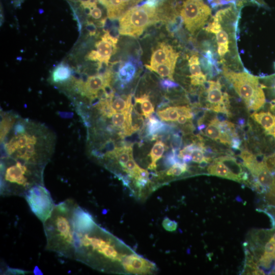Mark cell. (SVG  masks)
I'll use <instances>...</instances> for the list:
<instances>
[{
	"label": "cell",
	"instance_id": "1",
	"mask_svg": "<svg viewBox=\"0 0 275 275\" xmlns=\"http://www.w3.org/2000/svg\"><path fill=\"white\" fill-rule=\"evenodd\" d=\"M54 140L51 132L42 125L16 118L1 141L5 157L45 167L53 152Z\"/></svg>",
	"mask_w": 275,
	"mask_h": 275
},
{
	"label": "cell",
	"instance_id": "2",
	"mask_svg": "<svg viewBox=\"0 0 275 275\" xmlns=\"http://www.w3.org/2000/svg\"><path fill=\"white\" fill-rule=\"evenodd\" d=\"M74 260L101 270L109 264L122 261L124 255L116 248L115 240L96 223L88 228L74 230Z\"/></svg>",
	"mask_w": 275,
	"mask_h": 275
},
{
	"label": "cell",
	"instance_id": "3",
	"mask_svg": "<svg viewBox=\"0 0 275 275\" xmlns=\"http://www.w3.org/2000/svg\"><path fill=\"white\" fill-rule=\"evenodd\" d=\"M77 205L72 199L55 204L49 216L43 223L46 239L45 249L73 260L75 255L73 219Z\"/></svg>",
	"mask_w": 275,
	"mask_h": 275
},
{
	"label": "cell",
	"instance_id": "4",
	"mask_svg": "<svg viewBox=\"0 0 275 275\" xmlns=\"http://www.w3.org/2000/svg\"><path fill=\"white\" fill-rule=\"evenodd\" d=\"M44 168L3 157L1 161V195L23 197L32 187L44 185Z\"/></svg>",
	"mask_w": 275,
	"mask_h": 275
},
{
	"label": "cell",
	"instance_id": "5",
	"mask_svg": "<svg viewBox=\"0 0 275 275\" xmlns=\"http://www.w3.org/2000/svg\"><path fill=\"white\" fill-rule=\"evenodd\" d=\"M237 18L236 5L232 4L217 11L204 28L206 32L215 34L219 62L223 66H226V58L231 55L232 49L236 51L234 48Z\"/></svg>",
	"mask_w": 275,
	"mask_h": 275
},
{
	"label": "cell",
	"instance_id": "6",
	"mask_svg": "<svg viewBox=\"0 0 275 275\" xmlns=\"http://www.w3.org/2000/svg\"><path fill=\"white\" fill-rule=\"evenodd\" d=\"M225 77L231 84L249 110L258 111L264 105L265 97L258 77L246 72H237L223 66Z\"/></svg>",
	"mask_w": 275,
	"mask_h": 275
},
{
	"label": "cell",
	"instance_id": "7",
	"mask_svg": "<svg viewBox=\"0 0 275 275\" xmlns=\"http://www.w3.org/2000/svg\"><path fill=\"white\" fill-rule=\"evenodd\" d=\"M161 9L147 4L138 5L125 12L119 19L120 35L135 38L145 29L159 21Z\"/></svg>",
	"mask_w": 275,
	"mask_h": 275
},
{
	"label": "cell",
	"instance_id": "8",
	"mask_svg": "<svg viewBox=\"0 0 275 275\" xmlns=\"http://www.w3.org/2000/svg\"><path fill=\"white\" fill-rule=\"evenodd\" d=\"M211 13V9L203 0H184L180 7V16L192 35L204 26Z\"/></svg>",
	"mask_w": 275,
	"mask_h": 275
},
{
	"label": "cell",
	"instance_id": "9",
	"mask_svg": "<svg viewBox=\"0 0 275 275\" xmlns=\"http://www.w3.org/2000/svg\"><path fill=\"white\" fill-rule=\"evenodd\" d=\"M23 198L32 212L42 223L49 216L55 205L49 191L43 184L32 187Z\"/></svg>",
	"mask_w": 275,
	"mask_h": 275
},
{
	"label": "cell",
	"instance_id": "10",
	"mask_svg": "<svg viewBox=\"0 0 275 275\" xmlns=\"http://www.w3.org/2000/svg\"><path fill=\"white\" fill-rule=\"evenodd\" d=\"M243 164L263 187L267 202L275 206V175L267 169L263 159L259 161L255 156Z\"/></svg>",
	"mask_w": 275,
	"mask_h": 275
},
{
	"label": "cell",
	"instance_id": "11",
	"mask_svg": "<svg viewBox=\"0 0 275 275\" xmlns=\"http://www.w3.org/2000/svg\"><path fill=\"white\" fill-rule=\"evenodd\" d=\"M118 38L111 35L108 31H105L101 39L95 43L96 50H92L86 56L87 60L97 61L99 66L102 64L108 65L111 56L117 50Z\"/></svg>",
	"mask_w": 275,
	"mask_h": 275
},
{
	"label": "cell",
	"instance_id": "12",
	"mask_svg": "<svg viewBox=\"0 0 275 275\" xmlns=\"http://www.w3.org/2000/svg\"><path fill=\"white\" fill-rule=\"evenodd\" d=\"M179 54L170 45L161 42L158 44L151 54L149 65L145 66L152 67L162 65L175 68Z\"/></svg>",
	"mask_w": 275,
	"mask_h": 275
},
{
	"label": "cell",
	"instance_id": "13",
	"mask_svg": "<svg viewBox=\"0 0 275 275\" xmlns=\"http://www.w3.org/2000/svg\"><path fill=\"white\" fill-rule=\"evenodd\" d=\"M97 0H81L70 4L74 13H81L92 19V22L98 21L104 25L106 18L103 17V11Z\"/></svg>",
	"mask_w": 275,
	"mask_h": 275
},
{
	"label": "cell",
	"instance_id": "14",
	"mask_svg": "<svg viewBox=\"0 0 275 275\" xmlns=\"http://www.w3.org/2000/svg\"><path fill=\"white\" fill-rule=\"evenodd\" d=\"M203 86L207 91V109L222 104L230 105L229 95L227 93L222 92V86L218 80L206 81Z\"/></svg>",
	"mask_w": 275,
	"mask_h": 275
},
{
	"label": "cell",
	"instance_id": "15",
	"mask_svg": "<svg viewBox=\"0 0 275 275\" xmlns=\"http://www.w3.org/2000/svg\"><path fill=\"white\" fill-rule=\"evenodd\" d=\"M122 264L127 271L135 274L149 273L154 266L151 262L136 254L124 257Z\"/></svg>",
	"mask_w": 275,
	"mask_h": 275
},
{
	"label": "cell",
	"instance_id": "16",
	"mask_svg": "<svg viewBox=\"0 0 275 275\" xmlns=\"http://www.w3.org/2000/svg\"><path fill=\"white\" fill-rule=\"evenodd\" d=\"M198 55L193 54L188 59L190 75V83L194 86H203L206 81L207 76L202 71Z\"/></svg>",
	"mask_w": 275,
	"mask_h": 275
},
{
	"label": "cell",
	"instance_id": "17",
	"mask_svg": "<svg viewBox=\"0 0 275 275\" xmlns=\"http://www.w3.org/2000/svg\"><path fill=\"white\" fill-rule=\"evenodd\" d=\"M251 117L264 129L267 134L275 138V116L269 112H261L254 113Z\"/></svg>",
	"mask_w": 275,
	"mask_h": 275
},
{
	"label": "cell",
	"instance_id": "18",
	"mask_svg": "<svg viewBox=\"0 0 275 275\" xmlns=\"http://www.w3.org/2000/svg\"><path fill=\"white\" fill-rule=\"evenodd\" d=\"M218 121L216 118L213 119L206 128L204 134L213 140L219 141L224 144L231 145L232 138L221 131Z\"/></svg>",
	"mask_w": 275,
	"mask_h": 275
},
{
	"label": "cell",
	"instance_id": "19",
	"mask_svg": "<svg viewBox=\"0 0 275 275\" xmlns=\"http://www.w3.org/2000/svg\"><path fill=\"white\" fill-rule=\"evenodd\" d=\"M71 68L66 63H61L57 65L51 72V82L63 85L67 82L72 76Z\"/></svg>",
	"mask_w": 275,
	"mask_h": 275
},
{
	"label": "cell",
	"instance_id": "20",
	"mask_svg": "<svg viewBox=\"0 0 275 275\" xmlns=\"http://www.w3.org/2000/svg\"><path fill=\"white\" fill-rule=\"evenodd\" d=\"M225 164L228 169L240 180L246 181L249 178L248 174L244 171L242 166L236 159L231 156H222L215 159Z\"/></svg>",
	"mask_w": 275,
	"mask_h": 275
},
{
	"label": "cell",
	"instance_id": "21",
	"mask_svg": "<svg viewBox=\"0 0 275 275\" xmlns=\"http://www.w3.org/2000/svg\"><path fill=\"white\" fill-rule=\"evenodd\" d=\"M207 171L209 174L213 176L240 182L239 178L234 174L225 164L215 159L208 167Z\"/></svg>",
	"mask_w": 275,
	"mask_h": 275
},
{
	"label": "cell",
	"instance_id": "22",
	"mask_svg": "<svg viewBox=\"0 0 275 275\" xmlns=\"http://www.w3.org/2000/svg\"><path fill=\"white\" fill-rule=\"evenodd\" d=\"M136 70V67L133 63L127 62L119 68L117 73V78L122 85L127 84L134 78Z\"/></svg>",
	"mask_w": 275,
	"mask_h": 275
},
{
	"label": "cell",
	"instance_id": "23",
	"mask_svg": "<svg viewBox=\"0 0 275 275\" xmlns=\"http://www.w3.org/2000/svg\"><path fill=\"white\" fill-rule=\"evenodd\" d=\"M273 233V230H257L252 233V245L254 247H263L269 240Z\"/></svg>",
	"mask_w": 275,
	"mask_h": 275
},
{
	"label": "cell",
	"instance_id": "24",
	"mask_svg": "<svg viewBox=\"0 0 275 275\" xmlns=\"http://www.w3.org/2000/svg\"><path fill=\"white\" fill-rule=\"evenodd\" d=\"M167 148V146L161 141H157L154 144L149 154L151 162L149 164L148 169L151 170H156V162L162 157Z\"/></svg>",
	"mask_w": 275,
	"mask_h": 275
},
{
	"label": "cell",
	"instance_id": "25",
	"mask_svg": "<svg viewBox=\"0 0 275 275\" xmlns=\"http://www.w3.org/2000/svg\"><path fill=\"white\" fill-rule=\"evenodd\" d=\"M135 101L140 104L143 115L147 118L154 112V107L151 102L149 96L144 94L140 97L135 98Z\"/></svg>",
	"mask_w": 275,
	"mask_h": 275
},
{
	"label": "cell",
	"instance_id": "26",
	"mask_svg": "<svg viewBox=\"0 0 275 275\" xmlns=\"http://www.w3.org/2000/svg\"><path fill=\"white\" fill-rule=\"evenodd\" d=\"M157 115L163 121L174 122L180 116L177 106H169L164 109L158 110Z\"/></svg>",
	"mask_w": 275,
	"mask_h": 275
},
{
	"label": "cell",
	"instance_id": "27",
	"mask_svg": "<svg viewBox=\"0 0 275 275\" xmlns=\"http://www.w3.org/2000/svg\"><path fill=\"white\" fill-rule=\"evenodd\" d=\"M187 168L186 163L178 162L172 166L166 174L168 176H178L185 172Z\"/></svg>",
	"mask_w": 275,
	"mask_h": 275
},
{
	"label": "cell",
	"instance_id": "28",
	"mask_svg": "<svg viewBox=\"0 0 275 275\" xmlns=\"http://www.w3.org/2000/svg\"><path fill=\"white\" fill-rule=\"evenodd\" d=\"M190 156L193 161L199 163H200L205 157L204 148L196 144L195 147L190 153Z\"/></svg>",
	"mask_w": 275,
	"mask_h": 275
},
{
	"label": "cell",
	"instance_id": "29",
	"mask_svg": "<svg viewBox=\"0 0 275 275\" xmlns=\"http://www.w3.org/2000/svg\"><path fill=\"white\" fill-rule=\"evenodd\" d=\"M140 168L133 158H131L126 163L124 169L129 175L134 178Z\"/></svg>",
	"mask_w": 275,
	"mask_h": 275
},
{
	"label": "cell",
	"instance_id": "30",
	"mask_svg": "<svg viewBox=\"0 0 275 275\" xmlns=\"http://www.w3.org/2000/svg\"><path fill=\"white\" fill-rule=\"evenodd\" d=\"M162 225L163 228L170 232L175 231L178 226V223L174 220H171L168 217H165L162 222Z\"/></svg>",
	"mask_w": 275,
	"mask_h": 275
},
{
	"label": "cell",
	"instance_id": "31",
	"mask_svg": "<svg viewBox=\"0 0 275 275\" xmlns=\"http://www.w3.org/2000/svg\"><path fill=\"white\" fill-rule=\"evenodd\" d=\"M180 115H184L188 119H191L194 117V115L191 109L186 106H177Z\"/></svg>",
	"mask_w": 275,
	"mask_h": 275
},
{
	"label": "cell",
	"instance_id": "32",
	"mask_svg": "<svg viewBox=\"0 0 275 275\" xmlns=\"http://www.w3.org/2000/svg\"><path fill=\"white\" fill-rule=\"evenodd\" d=\"M161 86L164 89H169L178 87V84L170 79H163L160 82Z\"/></svg>",
	"mask_w": 275,
	"mask_h": 275
},
{
	"label": "cell",
	"instance_id": "33",
	"mask_svg": "<svg viewBox=\"0 0 275 275\" xmlns=\"http://www.w3.org/2000/svg\"><path fill=\"white\" fill-rule=\"evenodd\" d=\"M240 144L241 142L239 137L237 136L232 138L231 146L232 149L234 150H239Z\"/></svg>",
	"mask_w": 275,
	"mask_h": 275
},
{
	"label": "cell",
	"instance_id": "34",
	"mask_svg": "<svg viewBox=\"0 0 275 275\" xmlns=\"http://www.w3.org/2000/svg\"><path fill=\"white\" fill-rule=\"evenodd\" d=\"M188 120L190 119H188L185 116L181 115L179 116L177 121L178 123L182 125L186 123Z\"/></svg>",
	"mask_w": 275,
	"mask_h": 275
},
{
	"label": "cell",
	"instance_id": "35",
	"mask_svg": "<svg viewBox=\"0 0 275 275\" xmlns=\"http://www.w3.org/2000/svg\"><path fill=\"white\" fill-rule=\"evenodd\" d=\"M269 110L272 114L275 116V99L272 100L270 102Z\"/></svg>",
	"mask_w": 275,
	"mask_h": 275
},
{
	"label": "cell",
	"instance_id": "36",
	"mask_svg": "<svg viewBox=\"0 0 275 275\" xmlns=\"http://www.w3.org/2000/svg\"><path fill=\"white\" fill-rule=\"evenodd\" d=\"M25 0H11L12 4L15 7H18L21 6Z\"/></svg>",
	"mask_w": 275,
	"mask_h": 275
},
{
	"label": "cell",
	"instance_id": "37",
	"mask_svg": "<svg viewBox=\"0 0 275 275\" xmlns=\"http://www.w3.org/2000/svg\"><path fill=\"white\" fill-rule=\"evenodd\" d=\"M182 161L185 162H188L191 160V157L189 154H186L182 157Z\"/></svg>",
	"mask_w": 275,
	"mask_h": 275
},
{
	"label": "cell",
	"instance_id": "38",
	"mask_svg": "<svg viewBox=\"0 0 275 275\" xmlns=\"http://www.w3.org/2000/svg\"><path fill=\"white\" fill-rule=\"evenodd\" d=\"M205 128V125L204 124H201L198 126V130L201 131Z\"/></svg>",
	"mask_w": 275,
	"mask_h": 275
},
{
	"label": "cell",
	"instance_id": "39",
	"mask_svg": "<svg viewBox=\"0 0 275 275\" xmlns=\"http://www.w3.org/2000/svg\"><path fill=\"white\" fill-rule=\"evenodd\" d=\"M66 1H67L69 3V4L70 5V4H74V3L79 2L81 0H66Z\"/></svg>",
	"mask_w": 275,
	"mask_h": 275
},
{
	"label": "cell",
	"instance_id": "40",
	"mask_svg": "<svg viewBox=\"0 0 275 275\" xmlns=\"http://www.w3.org/2000/svg\"><path fill=\"white\" fill-rule=\"evenodd\" d=\"M270 239L275 243V232L273 233Z\"/></svg>",
	"mask_w": 275,
	"mask_h": 275
},
{
	"label": "cell",
	"instance_id": "41",
	"mask_svg": "<svg viewBox=\"0 0 275 275\" xmlns=\"http://www.w3.org/2000/svg\"><path fill=\"white\" fill-rule=\"evenodd\" d=\"M273 164H274V171H275V153H274Z\"/></svg>",
	"mask_w": 275,
	"mask_h": 275
},
{
	"label": "cell",
	"instance_id": "42",
	"mask_svg": "<svg viewBox=\"0 0 275 275\" xmlns=\"http://www.w3.org/2000/svg\"><path fill=\"white\" fill-rule=\"evenodd\" d=\"M274 89H275V85H274Z\"/></svg>",
	"mask_w": 275,
	"mask_h": 275
}]
</instances>
